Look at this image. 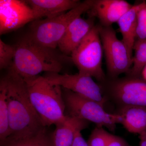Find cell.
Here are the masks:
<instances>
[{"label": "cell", "instance_id": "cell-25", "mask_svg": "<svg viewBox=\"0 0 146 146\" xmlns=\"http://www.w3.org/2000/svg\"><path fill=\"white\" fill-rule=\"evenodd\" d=\"M139 135L140 140L139 146H146V131Z\"/></svg>", "mask_w": 146, "mask_h": 146}, {"label": "cell", "instance_id": "cell-19", "mask_svg": "<svg viewBox=\"0 0 146 146\" xmlns=\"http://www.w3.org/2000/svg\"><path fill=\"white\" fill-rule=\"evenodd\" d=\"M10 136L9 116L5 89L0 85V143L2 144Z\"/></svg>", "mask_w": 146, "mask_h": 146}, {"label": "cell", "instance_id": "cell-5", "mask_svg": "<svg viewBox=\"0 0 146 146\" xmlns=\"http://www.w3.org/2000/svg\"><path fill=\"white\" fill-rule=\"evenodd\" d=\"M62 94L67 114L104 127L114 131L118 123L117 115L106 111L104 106L74 92L62 88Z\"/></svg>", "mask_w": 146, "mask_h": 146}, {"label": "cell", "instance_id": "cell-16", "mask_svg": "<svg viewBox=\"0 0 146 146\" xmlns=\"http://www.w3.org/2000/svg\"><path fill=\"white\" fill-rule=\"evenodd\" d=\"M143 2L133 5L118 21L119 31L122 36V41L127 48L129 54L133 59V51L136 39L137 15Z\"/></svg>", "mask_w": 146, "mask_h": 146}, {"label": "cell", "instance_id": "cell-2", "mask_svg": "<svg viewBox=\"0 0 146 146\" xmlns=\"http://www.w3.org/2000/svg\"><path fill=\"white\" fill-rule=\"evenodd\" d=\"M12 68L25 80L36 77L43 72H60L71 57L56 49L36 44L25 35L15 45Z\"/></svg>", "mask_w": 146, "mask_h": 146}, {"label": "cell", "instance_id": "cell-20", "mask_svg": "<svg viewBox=\"0 0 146 146\" xmlns=\"http://www.w3.org/2000/svg\"><path fill=\"white\" fill-rule=\"evenodd\" d=\"M114 136L103 127L97 126L91 132L87 143L89 146H106Z\"/></svg>", "mask_w": 146, "mask_h": 146}, {"label": "cell", "instance_id": "cell-24", "mask_svg": "<svg viewBox=\"0 0 146 146\" xmlns=\"http://www.w3.org/2000/svg\"><path fill=\"white\" fill-rule=\"evenodd\" d=\"M72 146H89L86 142L82 137L81 132H78L76 134Z\"/></svg>", "mask_w": 146, "mask_h": 146}, {"label": "cell", "instance_id": "cell-12", "mask_svg": "<svg viewBox=\"0 0 146 146\" xmlns=\"http://www.w3.org/2000/svg\"><path fill=\"white\" fill-rule=\"evenodd\" d=\"M93 18L85 19L80 16L71 23L58 46L62 53L71 56L95 26Z\"/></svg>", "mask_w": 146, "mask_h": 146}, {"label": "cell", "instance_id": "cell-8", "mask_svg": "<svg viewBox=\"0 0 146 146\" xmlns=\"http://www.w3.org/2000/svg\"><path fill=\"white\" fill-rule=\"evenodd\" d=\"M100 36L105 56L110 78H115L127 73L132 65V59L122 40L118 39L111 26L99 25Z\"/></svg>", "mask_w": 146, "mask_h": 146}, {"label": "cell", "instance_id": "cell-17", "mask_svg": "<svg viewBox=\"0 0 146 146\" xmlns=\"http://www.w3.org/2000/svg\"><path fill=\"white\" fill-rule=\"evenodd\" d=\"M1 146H53L51 133L46 127L33 136L17 140L5 141Z\"/></svg>", "mask_w": 146, "mask_h": 146}, {"label": "cell", "instance_id": "cell-14", "mask_svg": "<svg viewBox=\"0 0 146 146\" xmlns=\"http://www.w3.org/2000/svg\"><path fill=\"white\" fill-rule=\"evenodd\" d=\"M39 19L51 18L72 10L81 3L78 0H28L25 1Z\"/></svg>", "mask_w": 146, "mask_h": 146}, {"label": "cell", "instance_id": "cell-7", "mask_svg": "<svg viewBox=\"0 0 146 146\" xmlns=\"http://www.w3.org/2000/svg\"><path fill=\"white\" fill-rule=\"evenodd\" d=\"M100 86L106 99L111 100L119 108L146 107V81L143 78L129 76L106 78Z\"/></svg>", "mask_w": 146, "mask_h": 146}, {"label": "cell", "instance_id": "cell-11", "mask_svg": "<svg viewBox=\"0 0 146 146\" xmlns=\"http://www.w3.org/2000/svg\"><path fill=\"white\" fill-rule=\"evenodd\" d=\"M133 6L124 0H94L88 12L90 18H98L102 26H111L112 24L117 23Z\"/></svg>", "mask_w": 146, "mask_h": 146}, {"label": "cell", "instance_id": "cell-4", "mask_svg": "<svg viewBox=\"0 0 146 146\" xmlns=\"http://www.w3.org/2000/svg\"><path fill=\"white\" fill-rule=\"evenodd\" d=\"M94 0L81 2L77 7L61 15L31 22L26 36L38 44L56 49L68 27L76 18L88 12Z\"/></svg>", "mask_w": 146, "mask_h": 146}, {"label": "cell", "instance_id": "cell-9", "mask_svg": "<svg viewBox=\"0 0 146 146\" xmlns=\"http://www.w3.org/2000/svg\"><path fill=\"white\" fill-rule=\"evenodd\" d=\"M46 73L44 77L50 83L59 85L103 106L107 101L100 86L91 76L79 72L75 74Z\"/></svg>", "mask_w": 146, "mask_h": 146}, {"label": "cell", "instance_id": "cell-6", "mask_svg": "<svg viewBox=\"0 0 146 146\" xmlns=\"http://www.w3.org/2000/svg\"><path fill=\"white\" fill-rule=\"evenodd\" d=\"M103 52L98 25L91 29L70 57L79 73L91 76L101 83L106 78L102 67Z\"/></svg>", "mask_w": 146, "mask_h": 146}, {"label": "cell", "instance_id": "cell-21", "mask_svg": "<svg viewBox=\"0 0 146 146\" xmlns=\"http://www.w3.org/2000/svg\"><path fill=\"white\" fill-rule=\"evenodd\" d=\"M14 46L4 43L0 39V68L1 70L8 69L13 63L15 55Z\"/></svg>", "mask_w": 146, "mask_h": 146}, {"label": "cell", "instance_id": "cell-13", "mask_svg": "<svg viewBox=\"0 0 146 146\" xmlns=\"http://www.w3.org/2000/svg\"><path fill=\"white\" fill-rule=\"evenodd\" d=\"M89 122L66 115L64 120L55 125V129L51 133L53 146H72L76 133L88 127Z\"/></svg>", "mask_w": 146, "mask_h": 146}, {"label": "cell", "instance_id": "cell-22", "mask_svg": "<svg viewBox=\"0 0 146 146\" xmlns=\"http://www.w3.org/2000/svg\"><path fill=\"white\" fill-rule=\"evenodd\" d=\"M136 39L146 40V2L145 1H143L137 13Z\"/></svg>", "mask_w": 146, "mask_h": 146}, {"label": "cell", "instance_id": "cell-15", "mask_svg": "<svg viewBox=\"0 0 146 146\" xmlns=\"http://www.w3.org/2000/svg\"><path fill=\"white\" fill-rule=\"evenodd\" d=\"M118 123L131 133L141 134L146 131V107L125 106L119 108L116 113Z\"/></svg>", "mask_w": 146, "mask_h": 146}, {"label": "cell", "instance_id": "cell-10", "mask_svg": "<svg viewBox=\"0 0 146 146\" xmlns=\"http://www.w3.org/2000/svg\"><path fill=\"white\" fill-rule=\"evenodd\" d=\"M39 19L25 1H0V34L3 35Z\"/></svg>", "mask_w": 146, "mask_h": 146}, {"label": "cell", "instance_id": "cell-23", "mask_svg": "<svg viewBox=\"0 0 146 146\" xmlns=\"http://www.w3.org/2000/svg\"><path fill=\"white\" fill-rule=\"evenodd\" d=\"M106 146H131L121 137L114 135L112 140Z\"/></svg>", "mask_w": 146, "mask_h": 146}, {"label": "cell", "instance_id": "cell-18", "mask_svg": "<svg viewBox=\"0 0 146 146\" xmlns=\"http://www.w3.org/2000/svg\"><path fill=\"white\" fill-rule=\"evenodd\" d=\"M133 50L135 54L132 59V65L127 75L129 76L140 78L146 65V40L136 39Z\"/></svg>", "mask_w": 146, "mask_h": 146}, {"label": "cell", "instance_id": "cell-1", "mask_svg": "<svg viewBox=\"0 0 146 146\" xmlns=\"http://www.w3.org/2000/svg\"><path fill=\"white\" fill-rule=\"evenodd\" d=\"M8 69L0 82L5 90L9 116L10 136L5 141L27 138L46 127L31 102L26 82L12 68Z\"/></svg>", "mask_w": 146, "mask_h": 146}, {"label": "cell", "instance_id": "cell-3", "mask_svg": "<svg viewBox=\"0 0 146 146\" xmlns=\"http://www.w3.org/2000/svg\"><path fill=\"white\" fill-rule=\"evenodd\" d=\"M25 80L31 102L45 126L55 125L65 119V106L61 86L50 83L41 76Z\"/></svg>", "mask_w": 146, "mask_h": 146}, {"label": "cell", "instance_id": "cell-26", "mask_svg": "<svg viewBox=\"0 0 146 146\" xmlns=\"http://www.w3.org/2000/svg\"><path fill=\"white\" fill-rule=\"evenodd\" d=\"M141 76H142L143 79L146 81V65L144 67L142 73H141Z\"/></svg>", "mask_w": 146, "mask_h": 146}]
</instances>
